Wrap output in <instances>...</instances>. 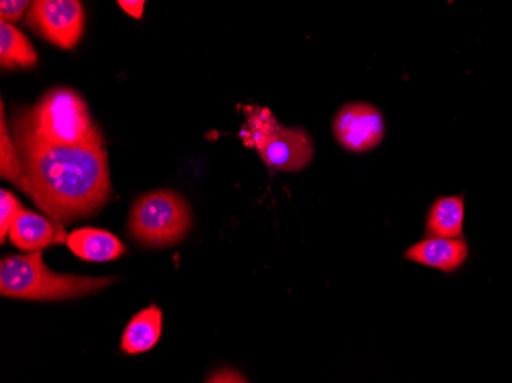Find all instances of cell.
I'll return each instance as SVG.
<instances>
[{"label":"cell","mask_w":512,"mask_h":383,"mask_svg":"<svg viewBox=\"0 0 512 383\" xmlns=\"http://www.w3.org/2000/svg\"><path fill=\"white\" fill-rule=\"evenodd\" d=\"M22 161L19 189L46 217L73 223L96 215L111 195L105 145L46 143L13 132Z\"/></svg>","instance_id":"1"},{"label":"cell","mask_w":512,"mask_h":383,"mask_svg":"<svg viewBox=\"0 0 512 383\" xmlns=\"http://www.w3.org/2000/svg\"><path fill=\"white\" fill-rule=\"evenodd\" d=\"M27 23L53 45L73 50L82 39L85 11L79 0H36L31 2Z\"/></svg>","instance_id":"6"},{"label":"cell","mask_w":512,"mask_h":383,"mask_svg":"<svg viewBox=\"0 0 512 383\" xmlns=\"http://www.w3.org/2000/svg\"><path fill=\"white\" fill-rule=\"evenodd\" d=\"M114 278L56 273L46 267L42 252L7 256L0 262V295L25 301H66L106 289Z\"/></svg>","instance_id":"3"},{"label":"cell","mask_w":512,"mask_h":383,"mask_svg":"<svg viewBox=\"0 0 512 383\" xmlns=\"http://www.w3.org/2000/svg\"><path fill=\"white\" fill-rule=\"evenodd\" d=\"M465 203L462 197L439 198L428 213L427 232L437 238H462Z\"/></svg>","instance_id":"12"},{"label":"cell","mask_w":512,"mask_h":383,"mask_svg":"<svg viewBox=\"0 0 512 383\" xmlns=\"http://www.w3.org/2000/svg\"><path fill=\"white\" fill-rule=\"evenodd\" d=\"M31 2L27 0H2L0 2V20L11 23L22 20L25 11L30 10Z\"/></svg>","instance_id":"16"},{"label":"cell","mask_w":512,"mask_h":383,"mask_svg":"<svg viewBox=\"0 0 512 383\" xmlns=\"http://www.w3.org/2000/svg\"><path fill=\"white\" fill-rule=\"evenodd\" d=\"M13 132L46 143L105 145V137L92 120L85 100L71 88H54L30 108H17Z\"/></svg>","instance_id":"2"},{"label":"cell","mask_w":512,"mask_h":383,"mask_svg":"<svg viewBox=\"0 0 512 383\" xmlns=\"http://www.w3.org/2000/svg\"><path fill=\"white\" fill-rule=\"evenodd\" d=\"M333 132L342 148L361 154L381 145L385 134L384 118L375 106L350 103L336 114Z\"/></svg>","instance_id":"7"},{"label":"cell","mask_w":512,"mask_h":383,"mask_svg":"<svg viewBox=\"0 0 512 383\" xmlns=\"http://www.w3.org/2000/svg\"><path fill=\"white\" fill-rule=\"evenodd\" d=\"M163 331V313L152 304L138 311L123 331L120 350L129 356L148 353L160 342Z\"/></svg>","instance_id":"11"},{"label":"cell","mask_w":512,"mask_h":383,"mask_svg":"<svg viewBox=\"0 0 512 383\" xmlns=\"http://www.w3.org/2000/svg\"><path fill=\"white\" fill-rule=\"evenodd\" d=\"M206 383H249L240 373L234 370L215 371Z\"/></svg>","instance_id":"17"},{"label":"cell","mask_w":512,"mask_h":383,"mask_svg":"<svg viewBox=\"0 0 512 383\" xmlns=\"http://www.w3.org/2000/svg\"><path fill=\"white\" fill-rule=\"evenodd\" d=\"M0 175L19 189L22 184V161L16 141L11 137L5 118L4 103L0 111Z\"/></svg>","instance_id":"14"},{"label":"cell","mask_w":512,"mask_h":383,"mask_svg":"<svg viewBox=\"0 0 512 383\" xmlns=\"http://www.w3.org/2000/svg\"><path fill=\"white\" fill-rule=\"evenodd\" d=\"M117 5L134 19H142L146 4L143 0H120Z\"/></svg>","instance_id":"18"},{"label":"cell","mask_w":512,"mask_h":383,"mask_svg":"<svg viewBox=\"0 0 512 383\" xmlns=\"http://www.w3.org/2000/svg\"><path fill=\"white\" fill-rule=\"evenodd\" d=\"M468 246L462 238H437L430 236L414 244L405 253V258L421 266L433 267L451 273L467 261Z\"/></svg>","instance_id":"9"},{"label":"cell","mask_w":512,"mask_h":383,"mask_svg":"<svg viewBox=\"0 0 512 383\" xmlns=\"http://www.w3.org/2000/svg\"><path fill=\"white\" fill-rule=\"evenodd\" d=\"M247 120L240 131L241 140L275 171L296 172L313 160V143L304 129L284 128L267 108L249 106Z\"/></svg>","instance_id":"4"},{"label":"cell","mask_w":512,"mask_h":383,"mask_svg":"<svg viewBox=\"0 0 512 383\" xmlns=\"http://www.w3.org/2000/svg\"><path fill=\"white\" fill-rule=\"evenodd\" d=\"M128 226L129 233L143 246H174L191 230V207L177 192L155 190L135 201Z\"/></svg>","instance_id":"5"},{"label":"cell","mask_w":512,"mask_h":383,"mask_svg":"<svg viewBox=\"0 0 512 383\" xmlns=\"http://www.w3.org/2000/svg\"><path fill=\"white\" fill-rule=\"evenodd\" d=\"M11 244L25 252L37 253L56 244L66 243L65 227L40 213L23 209L16 223L11 227Z\"/></svg>","instance_id":"8"},{"label":"cell","mask_w":512,"mask_h":383,"mask_svg":"<svg viewBox=\"0 0 512 383\" xmlns=\"http://www.w3.org/2000/svg\"><path fill=\"white\" fill-rule=\"evenodd\" d=\"M22 212L23 206L16 195L11 194L7 189L0 190V241L2 243L7 241L11 227Z\"/></svg>","instance_id":"15"},{"label":"cell","mask_w":512,"mask_h":383,"mask_svg":"<svg viewBox=\"0 0 512 383\" xmlns=\"http://www.w3.org/2000/svg\"><path fill=\"white\" fill-rule=\"evenodd\" d=\"M37 53L30 40L11 23L0 20V65L4 69L33 68Z\"/></svg>","instance_id":"13"},{"label":"cell","mask_w":512,"mask_h":383,"mask_svg":"<svg viewBox=\"0 0 512 383\" xmlns=\"http://www.w3.org/2000/svg\"><path fill=\"white\" fill-rule=\"evenodd\" d=\"M66 244L77 258L86 262L114 261L128 252L120 238L94 227H82L69 233Z\"/></svg>","instance_id":"10"}]
</instances>
